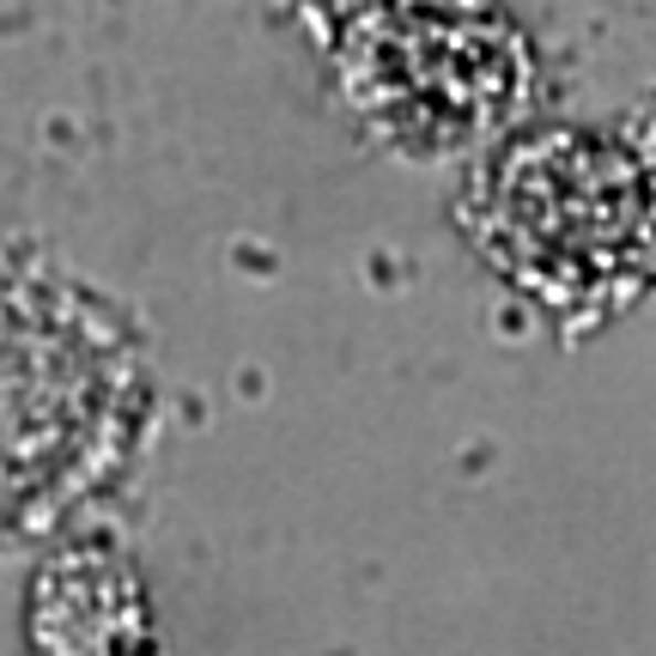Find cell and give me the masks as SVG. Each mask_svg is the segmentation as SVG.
I'll return each mask as SVG.
<instances>
[{
  "instance_id": "cell-1",
  "label": "cell",
  "mask_w": 656,
  "mask_h": 656,
  "mask_svg": "<svg viewBox=\"0 0 656 656\" xmlns=\"http://www.w3.org/2000/svg\"><path fill=\"white\" fill-rule=\"evenodd\" d=\"M474 231L535 298H620L656 274V146L535 134L493 165Z\"/></svg>"
},
{
  "instance_id": "cell-2",
  "label": "cell",
  "mask_w": 656,
  "mask_h": 656,
  "mask_svg": "<svg viewBox=\"0 0 656 656\" xmlns=\"http://www.w3.org/2000/svg\"><path fill=\"white\" fill-rule=\"evenodd\" d=\"M352 104L408 152H456L522 97V36L498 0H364L340 36Z\"/></svg>"
},
{
  "instance_id": "cell-3",
  "label": "cell",
  "mask_w": 656,
  "mask_h": 656,
  "mask_svg": "<svg viewBox=\"0 0 656 656\" xmlns=\"http://www.w3.org/2000/svg\"><path fill=\"white\" fill-rule=\"evenodd\" d=\"M128 420V359L73 298L0 286V510H36L104 468Z\"/></svg>"
}]
</instances>
